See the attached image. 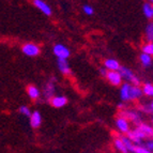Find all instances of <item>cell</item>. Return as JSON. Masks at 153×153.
<instances>
[{
	"mask_svg": "<svg viewBox=\"0 0 153 153\" xmlns=\"http://www.w3.org/2000/svg\"><path fill=\"white\" fill-rule=\"evenodd\" d=\"M118 72L120 73V75H121L122 78L126 79L128 82H132V84L135 85L136 87H138V85H139V79H138V77L136 76V75L134 74L130 69L125 68V66H120V69H119V71Z\"/></svg>",
	"mask_w": 153,
	"mask_h": 153,
	"instance_id": "1",
	"label": "cell"
},
{
	"mask_svg": "<svg viewBox=\"0 0 153 153\" xmlns=\"http://www.w3.org/2000/svg\"><path fill=\"white\" fill-rule=\"evenodd\" d=\"M54 54L58 57V59H65L70 57V49L62 44H57L54 46Z\"/></svg>",
	"mask_w": 153,
	"mask_h": 153,
	"instance_id": "2",
	"label": "cell"
},
{
	"mask_svg": "<svg viewBox=\"0 0 153 153\" xmlns=\"http://www.w3.org/2000/svg\"><path fill=\"white\" fill-rule=\"evenodd\" d=\"M22 51H23V53L26 56H29V57H36L40 54V47L33 43L25 44V45L23 46Z\"/></svg>",
	"mask_w": 153,
	"mask_h": 153,
	"instance_id": "3",
	"label": "cell"
},
{
	"mask_svg": "<svg viewBox=\"0 0 153 153\" xmlns=\"http://www.w3.org/2000/svg\"><path fill=\"white\" fill-rule=\"evenodd\" d=\"M106 77H107L110 84L114 85V86H119L121 84V80H122V77H121L120 73L118 71H108Z\"/></svg>",
	"mask_w": 153,
	"mask_h": 153,
	"instance_id": "4",
	"label": "cell"
},
{
	"mask_svg": "<svg viewBox=\"0 0 153 153\" xmlns=\"http://www.w3.org/2000/svg\"><path fill=\"white\" fill-rule=\"evenodd\" d=\"M120 117L124 118L126 120L130 119L131 121H133V122L137 125L140 124V117H139V115L135 111H132V110H130V111H122L120 114Z\"/></svg>",
	"mask_w": 153,
	"mask_h": 153,
	"instance_id": "5",
	"label": "cell"
},
{
	"mask_svg": "<svg viewBox=\"0 0 153 153\" xmlns=\"http://www.w3.org/2000/svg\"><path fill=\"white\" fill-rule=\"evenodd\" d=\"M33 4L36 5V8L41 11L42 13H44L45 15H47V16L51 15L53 11H51V7H49L46 2H44V1H42V0H34V1H33Z\"/></svg>",
	"mask_w": 153,
	"mask_h": 153,
	"instance_id": "6",
	"label": "cell"
},
{
	"mask_svg": "<svg viewBox=\"0 0 153 153\" xmlns=\"http://www.w3.org/2000/svg\"><path fill=\"white\" fill-rule=\"evenodd\" d=\"M143 135V137H153V126L149 124H145V123H140L138 125V128H136Z\"/></svg>",
	"mask_w": 153,
	"mask_h": 153,
	"instance_id": "7",
	"label": "cell"
},
{
	"mask_svg": "<svg viewBox=\"0 0 153 153\" xmlns=\"http://www.w3.org/2000/svg\"><path fill=\"white\" fill-rule=\"evenodd\" d=\"M55 78H51L45 86V89H44V95H45L46 99L51 100L53 99V95L55 93V84H54Z\"/></svg>",
	"mask_w": 153,
	"mask_h": 153,
	"instance_id": "8",
	"label": "cell"
},
{
	"mask_svg": "<svg viewBox=\"0 0 153 153\" xmlns=\"http://www.w3.org/2000/svg\"><path fill=\"white\" fill-rule=\"evenodd\" d=\"M42 123V116L39 111H33L30 115V124L32 128H39Z\"/></svg>",
	"mask_w": 153,
	"mask_h": 153,
	"instance_id": "9",
	"label": "cell"
},
{
	"mask_svg": "<svg viewBox=\"0 0 153 153\" xmlns=\"http://www.w3.org/2000/svg\"><path fill=\"white\" fill-rule=\"evenodd\" d=\"M68 103V99L65 97H54L51 100V104L56 108H61L65 106Z\"/></svg>",
	"mask_w": 153,
	"mask_h": 153,
	"instance_id": "10",
	"label": "cell"
},
{
	"mask_svg": "<svg viewBox=\"0 0 153 153\" xmlns=\"http://www.w3.org/2000/svg\"><path fill=\"white\" fill-rule=\"evenodd\" d=\"M116 124H117L118 128L121 131L122 133H128L130 131V125H128V121L124 118L119 117L116 121Z\"/></svg>",
	"mask_w": 153,
	"mask_h": 153,
	"instance_id": "11",
	"label": "cell"
},
{
	"mask_svg": "<svg viewBox=\"0 0 153 153\" xmlns=\"http://www.w3.org/2000/svg\"><path fill=\"white\" fill-rule=\"evenodd\" d=\"M104 65L105 69L109 70V71H119V69H120V64L115 59H107V60H105Z\"/></svg>",
	"mask_w": 153,
	"mask_h": 153,
	"instance_id": "12",
	"label": "cell"
},
{
	"mask_svg": "<svg viewBox=\"0 0 153 153\" xmlns=\"http://www.w3.org/2000/svg\"><path fill=\"white\" fill-rule=\"evenodd\" d=\"M58 66L62 74L69 75L70 73H71L69 62H68V60H65V59H58Z\"/></svg>",
	"mask_w": 153,
	"mask_h": 153,
	"instance_id": "13",
	"label": "cell"
},
{
	"mask_svg": "<svg viewBox=\"0 0 153 153\" xmlns=\"http://www.w3.org/2000/svg\"><path fill=\"white\" fill-rule=\"evenodd\" d=\"M130 89H131L130 84H123L121 86L120 97L122 101H130Z\"/></svg>",
	"mask_w": 153,
	"mask_h": 153,
	"instance_id": "14",
	"label": "cell"
},
{
	"mask_svg": "<svg viewBox=\"0 0 153 153\" xmlns=\"http://www.w3.org/2000/svg\"><path fill=\"white\" fill-rule=\"evenodd\" d=\"M128 138L132 141L133 143H135V145H139V143H141V140H143L136 130L128 131Z\"/></svg>",
	"mask_w": 153,
	"mask_h": 153,
	"instance_id": "15",
	"label": "cell"
},
{
	"mask_svg": "<svg viewBox=\"0 0 153 153\" xmlns=\"http://www.w3.org/2000/svg\"><path fill=\"white\" fill-rule=\"evenodd\" d=\"M141 93H143V90H141L139 87H136V86H131L130 100H136V99H138V97H140Z\"/></svg>",
	"mask_w": 153,
	"mask_h": 153,
	"instance_id": "16",
	"label": "cell"
},
{
	"mask_svg": "<svg viewBox=\"0 0 153 153\" xmlns=\"http://www.w3.org/2000/svg\"><path fill=\"white\" fill-rule=\"evenodd\" d=\"M27 93H28L29 97L32 100H36L40 97V91H39V89L36 86H32V85H30V86L27 87Z\"/></svg>",
	"mask_w": 153,
	"mask_h": 153,
	"instance_id": "17",
	"label": "cell"
},
{
	"mask_svg": "<svg viewBox=\"0 0 153 153\" xmlns=\"http://www.w3.org/2000/svg\"><path fill=\"white\" fill-rule=\"evenodd\" d=\"M143 14L147 18H153V5L151 3L143 4Z\"/></svg>",
	"mask_w": 153,
	"mask_h": 153,
	"instance_id": "18",
	"label": "cell"
},
{
	"mask_svg": "<svg viewBox=\"0 0 153 153\" xmlns=\"http://www.w3.org/2000/svg\"><path fill=\"white\" fill-rule=\"evenodd\" d=\"M120 139L122 140V143H124L126 150L130 151V152H135V148H136V147L134 146V143H133L128 137H121Z\"/></svg>",
	"mask_w": 153,
	"mask_h": 153,
	"instance_id": "19",
	"label": "cell"
},
{
	"mask_svg": "<svg viewBox=\"0 0 153 153\" xmlns=\"http://www.w3.org/2000/svg\"><path fill=\"white\" fill-rule=\"evenodd\" d=\"M146 36L149 43H153V23L148 24V26L146 27Z\"/></svg>",
	"mask_w": 153,
	"mask_h": 153,
	"instance_id": "20",
	"label": "cell"
},
{
	"mask_svg": "<svg viewBox=\"0 0 153 153\" xmlns=\"http://www.w3.org/2000/svg\"><path fill=\"white\" fill-rule=\"evenodd\" d=\"M140 61L145 66H150L151 63H152V58H151L150 56H148V55L141 54L140 55Z\"/></svg>",
	"mask_w": 153,
	"mask_h": 153,
	"instance_id": "21",
	"label": "cell"
},
{
	"mask_svg": "<svg viewBox=\"0 0 153 153\" xmlns=\"http://www.w3.org/2000/svg\"><path fill=\"white\" fill-rule=\"evenodd\" d=\"M115 146H116V148L119 151H121L122 153H128V150H126L124 143H122V140H121L120 138H117L115 140Z\"/></svg>",
	"mask_w": 153,
	"mask_h": 153,
	"instance_id": "22",
	"label": "cell"
},
{
	"mask_svg": "<svg viewBox=\"0 0 153 153\" xmlns=\"http://www.w3.org/2000/svg\"><path fill=\"white\" fill-rule=\"evenodd\" d=\"M143 54L148 55V56H153V43H147L143 47Z\"/></svg>",
	"mask_w": 153,
	"mask_h": 153,
	"instance_id": "23",
	"label": "cell"
},
{
	"mask_svg": "<svg viewBox=\"0 0 153 153\" xmlns=\"http://www.w3.org/2000/svg\"><path fill=\"white\" fill-rule=\"evenodd\" d=\"M143 93L149 97H153V85L151 84H145L143 88Z\"/></svg>",
	"mask_w": 153,
	"mask_h": 153,
	"instance_id": "24",
	"label": "cell"
},
{
	"mask_svg": "<svg viewBox=\"0 0 153 153\" xmlns=\"http://www.w3.org/2000/svg\"><path fill=\"white\" fill-rule=\"evenodd\" d=\"M18 111L21 112L22 115L27 116V117H30V115H31L30 109H29L27 106H21V107H19V109H18Z\"/></svg>",
	"mask_w": 153,
	"mask_h": 153,
	"instance_id": "25",
	"label": "cell"
},
{
	"mask_svg": "<svg viewBox=\"0 0 153 153\" xmlns=\"http://www.w3.org/2000/svg\"><path fill=\"white\" fill-rule=\"evenodd\" d=\"M84 12L87 14V15H92L93 13H94V10H93V8H92L91 5H84Z\"/></svg>",
	"mask_w": 153,
	"mask_h": 153,
	"instance_id": "26",
	"label": "cell"
},
{
	"mask_svg": "<svg viewBox=\"0 0 153 153\" xmlns=\"http://www.w3.org/2000/svg\"><path fill=\"white\" fill-rule=\"evenodd\" d=\"M135 153H151L146 147H141V146H137L135 148Z\"/></svg>",
	"mask_w": 153,
	"mask_h": 153,
	"instance_id": "27",
	"label": "cell"
},
{
	"mask_svg": "<svg viewBox=\"0 0 153 153\" xmlns=\"http://www.w3.org/2000/svg\"><path fill=\"white\" fill-rule=\"evenodd\" d=\"M146 148L148 149L149 151H153V140H150V141H148V143H146Z\"/></svg>",
	"mask_w": 153,
	"mask_h": 153,
	"instance_id": "28",
	"label": "cell"
},
{
	"mask_svg": "<svg viewBox=\"0 0 153 153\" xmlns=\"http://www.w3.org/2000/svg\"><path fill=\"white\" fill-rule=\"evenodd\" d=\"M100 73L102 74V76H106V75H107V70L104 69V68H102V69L100 70Z\"/></svg>",
	"mask_w": 153,
	"mask_h": 153,
	"instance_id": "29",
	"label": "cell"
},
{
	"mask_svg": "<svg viewBox=\"0 0 153 153\" xmlns=\"http://www.w3.org/2000/svg\"><path fill=\"white\" fill-rule=\"evenodd\" d=\"M118 107H119V108H124V104H123V103H119V104H118Z\"/></svg>",
	"mask_w": 153,
	"mask_h": 153,
	"instance_id": "30",
	"label": "cell"
},
{
	"mask_svg": "<svg viewBox=\"0 0 153 153\" xmlns=\"http://www.w3.org/2000/svg\"><path fill=\"white\" fill-rule=\"evenodd\" d=\"M150 109H151V111H153V102L151 103V105H150Z\"/></svg>",
	"mask_w": 153,
	"mask_h": 153,
	"instance_id": "31",
	"label": "cell"
},
{
	"mask_svg": "<svg viewBox=\"0 0 153 153\" xmlns=\"http://www.w3.org/2000/svg\"><path fill=\"white\" fill-rule=\"evenodd\" d=\"M152 124H153V119H152ZM152 126H153V125H152Z\"/></svg>",
	"mask_w": 153,
	"mask_h": 153,
	"instance_id": "32",
	"label": "cell"
}]
</instances>
